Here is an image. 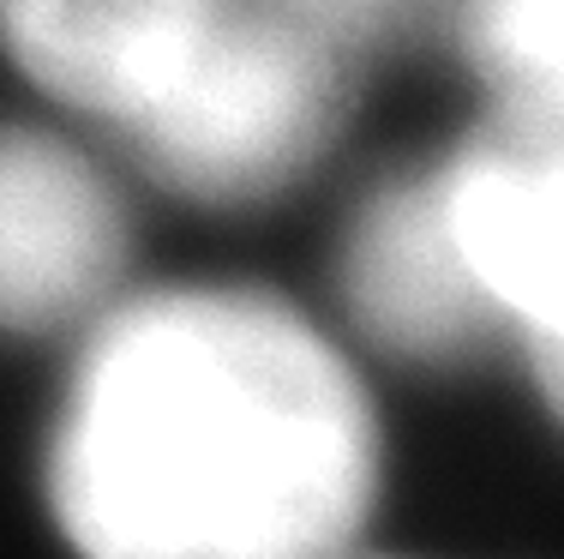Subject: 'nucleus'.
<instances>
[{
    "instance_id": "nucleus-2",
    "label": "nucleus",
    "mask_w": 564,
    "mask_h": 559,
    "mask_svg": "<svg viewBox=\"0 0 564 559\" xmlns=\"http://www.w3.org/2000/svg\"><path fill=\"white\" fill-rule=\"evenodd\" d=\"M337 103L343 49L276 0H235L127 139L186 198L252 205L325 151Z\"/></svg>"
},
{
    "instance_id": "nucleus-1",
    "label": "nucleus",
    "mask_w": 564,
    "mask_h": 559,
    "mask_svg": "<svg viewBox=\"0 0 564 559\" xmlns=\"http://www.w3.org/2000/svg\"><path fill=\"white\" fill-rule=\"evenodd\" d=\"M372 487L379 428L337 343L235 283L115 308L48 433L78 559H343Z\"/></svg>"
},
{
    "instance_id": "nucleus-8",
    "label": "nucleus",
    "mask_w": 564,
    "mask_h": 559,
    "mask_svg": "<svg viewBox=\"0 0 564 559\" xmlns=\"http://www.w3.org/2000/svg\"><path fill=\"white\" fill-rule=\"evenodd\" d=\"M289 19H301L306 31H318L325 43H360V36H379L384 24L402 12V0H276Z\"/></svg>"
},
{
    "instance_id": "nucleus-5",
    "label": "nucleus",
    "mask_w": 564,
    "mask_h": 559,
    "mask_svg": "<svg viewBox=\"0 0 564 559\" xmlns=\"http://www.w3.org/2000/svg\"><path fill=\"white\" fill-rule=\"evenodd\" d=\"M343 295L397 355L451 362L487 337V301L456 235L445 175H414L379 193L343 247Z\"/></svg>"
},
{
    "instance_id": "nucleus-6",
    "label": "nucleus",
    "mask_w": 564,
    "mask_h": 559,
    "mask_svg": "<svg viewBox=\"0 0 564 559\" xmlns=\"http://www.w3.org/2000/svg\"><path fill=\"white\" fill-rule=\"evenodd\" d=\"M235 0H0L7 55L85 115L132 127Z\"/></svg>"
},
{
    "instance_id": "nucleus-4",
    "label": "nucleus",
    "mask_w": 564,
    "mask_h": 559,
    "mask_svg": "<svg viewBox=\"0 0 564 559\" xmlns=\"http://www.w3.org/2000/svg\"><path fill=\"white\" fill-rule=\"evenodd\" d=\"M492 325H517L534 373H564V127H517L438 169Z\"/></svg>"
},
{
    "instance_id": "nucleus-3",
    "label": "nucleus",
    "mask_w": 564,
    "mask_h": 559,
    "mask_svg": "<svg viewBox=\"0 0 564 559\" xmlns=\"http://www.w3.org/2000/svg\"><path fill=\"white\" fill-rule=\"evenodd\" d=\"M127 259L120 193L61 132L0 127V331H55L102 308Z\"/></svg>"
},
{
    "instance_id": "nucleus-7",
    "label": "nucleus",
    "mask_w": 564,
    "mask_h": 559,
    "mask_svg": "<svg viewBox=\"0 0 564 559\" xmlns=\"http://www.w3.org/2000/svg\"><path fill=\"white\" fill-rule=\"evenodd\" d=\"M456 31L522 127H564V0H456Z\"/></svg>"
}]
</instances>
